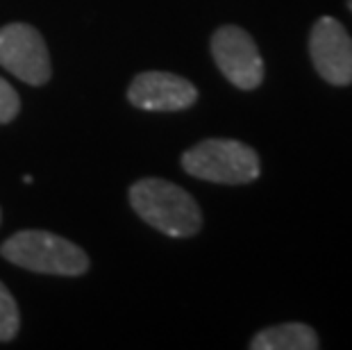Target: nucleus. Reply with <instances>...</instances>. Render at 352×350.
I'll list each match as a JSON object with an SVG mask.
<instances>
[{"label":"nucleus","instance_id":"obj_1","mask_svg":"<svg viewBox=\"0 0 352 350\" xmlns=\"http://www.w3.org/2000/svg\"><path fill=\"white\" fill-rule=\"evenodd\" d=\"M130 205L148 226L168 237H193L202 214L189 191L162 177H144L130 187Z\"/></svg>","mask_w":352,"mask_h":350},{"label":"nucleus","instance_id":"obj_2","mask_svg":"<svg viewBox=\"0 0 352 350\" xmlns=\"http://www.w3.org/2000/svg\"><path fill=\"white\" fill-rule=\"evenodd\" d=\"M0 255L34 273L76 278L89 271V257L80 245L46 230H23L12 234L0 245Z\"/></svg>","mask_w":352,"mask_h":350},{"label":"nucleus","instance_id":"obj_3","mask_svg":"<svg viewBox=\"0 0 352 350\" xmlns=\"http://www.w3.org/2000/svg\"><path fill=\"white\" fill-rule=\"evenodd\" d=\"M182 168L198 180L248 184L259 177V157L236 139H205L182 155Z\"/></svg>","mask_w":352,"mask_h":350},{"label":"nucleus","instance_id":"obj_4","mask_svg":"<svg viewBox=\"0 0 352 350\" xmlns=\"http://www.w3.org/2000/svg\"><path fill=\"white\" fill-rule=\"evenodd\" d=\"M0 66L28 85H46L50 80V55L46 41L28 23L0 28Z\"/></svg>","mask_w":352,"mask_h":350},{"label":"nucleus","instance_id":"obj_5","mask_svg":"<svg viewBox=\"0 0 352 350\" xmlns=\"http://www.w3.org/2000/svg\"><path fill=\"white\" fill-rule=\"evenodd\" d=\"M212 55L216 66L239 89H257L264 80V59L257 43L243 28L223 25L212 36Z\"/></svg>","mask_w":352,"mask_h":350},{"label":"nucleus","instance_id":"obj_6","mask_svg":"<svg viewBox=\"0 0 352 350\" xmlns=\"http://www.w3.org/2000/svg\"><path fill=\"white\" fill-rule=\"evenodd\" d=\"M309 55L318 76L334 87L352 82V36L339 21L323 17L309 34Z\"/></svg>","mask_w":352,"mask_h":350},{"label":"nucleus","instance_id":"obj_7","mask_svg":"<svg viewBox=\"0 0 352 350\" xmlns=\"http://www.w3.org/2000/svg\"><path fill=\"white\" fill-rule=\"evenodd\" d=\"M127 100L134 107L148 111L189 109L198 100V89L182 76L166 71H146L132 80Z\"/></svg>","mask_w":352,"mask_h":350},{"label":"nucleus","instance_id":"obj_8","mask_svg":"<svg viewBox=\"0 0 352 350\" xmlns=\"http://www.w3.org/2000/svg\"><path fill=\"white\" fill-rule=\"evenodd\" d=\"M252 350H316L318 337L305 323H282L254 334Z\"/></svg>","mask_w":352,"mask_h":350},{"label":"nucleus","instance_id":"obj_9","mask_svg":"<svg viewBox=\"0 0 352 350\" xmlns=\"http://www.w3.org/2000/svg\"><path fill=\"white\" fill-rule=\"evenodd\" d=\"M19 327H21L19 305L10 294V289L0 282V341H12L19 334Z\"/></svg>","mask_w":352,"mask_h":350},{"label":"nucleus","instance_id":"obj_10","mask_svg":"<svg viewBox=\"0 0 352 350\" xmlns=\"http://www.w3.org/2000/svg\"><path fill=\"white\" fill-rule=\"evenodd\" d=\"M21 109V100L19 94L10 82L0 78V123H10L16 118Z\"/></svg>","mask_w":352,"mask_h":350},{"label":"nucleus","instance_id":"obj_11","mask_svg":"<svg viewBox=\"0 0 352 350\" xmlns=\"http://www.w3.org/2000/svg\"><path fill=\"white\" fill-rule=\"evenodd\" d=\"M348 7H350V12H352V0H348Z\"/></svg>","mask_w":352,"mask_h":350}]
</instances>
